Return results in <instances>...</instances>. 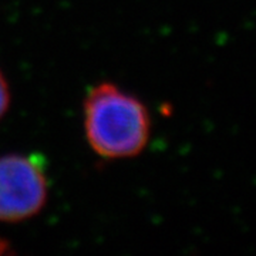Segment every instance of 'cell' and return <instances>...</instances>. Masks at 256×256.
<instances>
[{
	"label": "cell",
	"mask_w": 256,
	"mask_h": 256,
	"mask_svg": "<svg viewBox=\"0 0 256 256\" xmlns=\"http://www.w3.org/2000/svg\"><path fill=\"white\" fill-rule=\"evenodd\" d=\"M10 104V92L8 82L4 78V76L0 72V120L3 118V116L6 114V111L9 108Z\"/></svg>",
	"instance_id": "obj_3"
},
{
	"label": "cell",
	"mask_w": 256,
	"mask_h": 256,
	"mask_svg": "<svg viewBox=\"0 0 256 256\" xmlns=\"http://www.w3.org/2000/svg\"><path fill=\"white\" fill-rule=\"evenodd\" d=\"M84 130L88 144L98 156L130 158L146 148L150 117L141 101L114 84L102 82L86 98Z\"/></svg>",
	"instance_id": "obj_1"
},
{
	"label": "cell",
	"mask_w": 256,
	"mask_h": 256,
	"mask_svg": "<svg viewBox=\"0 0 256 256\" xmlns=\"http://www.w3.org/2000/svg\"><path fill=\"white\" fill-rule=\"evenodd\" d=\"M46 200V174L34 156H0V220L32 218L44 206Z\"/></svg>",
	"instance_id": "obj_2"
}]
</instances>
